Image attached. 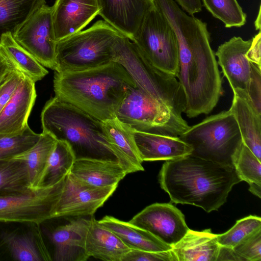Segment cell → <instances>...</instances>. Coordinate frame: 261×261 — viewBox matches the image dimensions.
Listing matches in <instances>:
<instances>
[{"instance_id": "obj_1", "label": "cell", "mask_w": 261, "mask_h": 261, "mask_svg": "<svg viewBox=\"0 0 261 261\" xmlns=\"http://www.w3.org/2000/svg\"><path fill=\"white\" fill-rule=\"evenodd\" d=\"M242 180L232 166L191 154L167 161L159 173L161 187L171 201L210 213L224 204L233 186Z\"/></svg>"}, {"instance_id": "obj_2", "label": "cell", "mask_w": 261, "mask_h": 261, "mask_svg": "<svg viewBox=\"0 0 261 261\" xmlns=\"http://www.w3.org/2000/svg\"><path fill=\"white\" fill-rule=\"evenodd\" d=\"M129 86L136 85L115 61L81 71H55L54 78L55 97L101 121L116 118Z\"/></svg>"}, {"instance_id": "obj_3", "label": "cell", "mask_w": 261, "mask_h": 261, "mask_svg": "<svg viewBox=\"0 0 261 261\" xmlns=\"http://www.w3.org/2000/svg\"><path fill=\"white\" fill-rule=\"evenodd\" d=\"M207 24L192 16L189 45L178 50L177 77L184 91L189 118L209 114L223 93L222 78L210 43Z\"/></svg>"}, {"instance_id": "obj_4", "label": "cell", "mask_w": 261, "mask_h": 261, "mask_svg": "<svg viewBox=\"0 0 261 261\" xmlns=\"http://www.w3.org/2000/svg\"><path fill=\"white\" fill-rule=\"evenodd\" d=\"M43 131L66 142L76 159L119 161L108 142L102 121L56 97L45 103L41 114Z\"/></svg>"}, {"instance_id": "obj_5", "label": "cell", "mask_w": 261, "mask_h": 261, "mask_svg": "<svg viewBox=\"0 0 261 261\" xmlns=\"http://www.w3.org/2000/svg\"><path fill=\"white\" fill-rule=\"evenodd\" d=\"M113 61L125 68L144 93L179 114L185 112V95L176 77L154 66L136 44L122 34L115 40Z\"/></svg>"}, {"instance_id": "obj_6", "label": "cell", "mask_w": 261, "mask_h": 261, "mask_svg": "<svg viewBox=\"0 0 261 261\" xmlns=\"http://www.w3.org/2000/svg\"><path fill=\"white\" fill-rule=\"evenodd\" d=\"M105 20L57 42L55 70L81 71L101 67L114 59V45L120 34Z\"/></svg>"}, {"instance_id": "obj_7", "label": "cell", "mask_w": 261, "mask_h": 261, "mask_svg": "<svg viewBox=\"0 0 261 261\" xmlns=\"http://www.w3.org/2000/svg\"><path fill=\"white\" fill-rule=\"evenodd\" d=\"M179 138L191 147V155L231 166L243 143L238 123L229 110L190 126Z\"/></svg>"}, {"instance_id": "obj_8", "label": "cell", "mask_w": 261, "mask_h": 261, "mask_svg": "<svg viewBox=\"0 0 261 261\" xmlns=\"http://www.w3.org/2000/svg\"><path fill=\"white\" fill-rule=\"evenodd\" d=\"M116 118L133 130L172 137H179L190 127L181 114L136 86L128 87Z\"/></svg>"}, {"instance_id": "obj_9", "label": "cell", "mask_w": 261, "mask_h": 261, "mask_svg": "<svg viewBox=\"0 0 261 261\" xmlns=\"http://www.w3.org/2000/svg\"><path fill=\"white\" fill-rule=\"evenodd\" d=\"M132 41L154 66L177 77V40L166 17L156 6L148 12Z\"/></svg>"}, {"instance_id": "obj_10", "label": "cell", "mask_w": 261, "mask_h": 261, "mask_svg": "<svg viewBox=\"0 0 261 261\" xmlns=\"http://www.w3.org/2000/svg\"><path fill=\"white\" fill-rule=\"evenodd\" d=\"M33 189L0 194V222L39 225L55 218L57 203L64 182Z\"/></svg>"}, {"instance_id": "obj_11", "label": "cell", "mask_w": 261, "mask_h": 261, "mask_svg": "<svg viewBox=\"0 0 261 261\" xmlns=\"http://www.w3.org/2000/svg\"><path fill=\"white\" fill-rule=\"evenodd\" d=\"M15 41L44 67L55 70V39L52 7L42 6L13 35Z\"/></svg>"}, {"instance_id": "obj_12", "label": "cell", "mask_w": 261, "mask_h": 261, "mask_svg": "<svg viewBox=\"0 0 261 261\" xmlns=\"http://www.w3.org/2000/svg\"><path fill=\"white\" fill-rule=\"evenodd\" d=\"M117 187H94L69 173L64 179L61 193L55 208V218L93 216Z\"/></svg>"}, {"instance_id": "obj_13", "label": "cell", "mask_w": 261, "mask_h": 261, "mask_svg": "<svg viewBox=\"0 0 261 261\" xmlns=\"http://www.w3.org/2000/svg\"><path fill=\"white\" fill-rule=\"evenodd\" d=\"M128 222L148 231L172 247L190 229L184 214L170 203H155L149 205Z\"/></svg>"}, {"instance_id": "obj_14", "label": "cell", "mask_w": 261, "mask_h": 261, "mask_svg": "<svg viewBox=\"0 0 261 261\" xmlns=\"http://www.w3.org/2000/svg\"><path fill=\"white\" fill-rule=\"evenodd\" d=\"M251 43V39L244 40L241 37L233 36L219 45L215 54L233 95L245 99L251 73L250 62L246 53Z\"/></svg>"}, {"instance_id": "obj_15", "label": "cell", "mask_w": 261, "mask_h": 261, "mask_svg": "<svg viewBox=\"0 0 261 261\" xmlns=\"http://www.w3.org/2000/svg\"><path fill=\"white\" fill-rule=\"evenodd\" d=\"M98 2L99 15L131 41L148 12L155 6L154 0H98Z\"/></svg>"}, {"instance_id": "obj_16", "label": "cell", "mask_w": 261, "mask_h": 261, "mask_svg": "<svg viewBox=\"0 0 261 261\" xmlns=\"http://www.w3.org/2000/svg\"><path fill=\"white\" fill-rule=\"evenodd\" d=\"M91 216L73 217L48 232L54 246L53 260L85 261L89 258L86 239Z\"/></svg>"}, {"instance_id": "obj_17", "label": "cell", "mask_w": 261, "mask_h": 261, "mask_svg": "<svg viewBox=\"0 0 261 261\" xmlns=\"http://www.w3.org/2000/svg\"><path fill=\"white\" fill-rule=\"evenodd\" d=\"M99 12L98 0H56L52 17L56 41L82 31Z\"/></svg>"}, {"instance_id": "obj_18", "label": "cell", "mask_w": 261, "mask_h": 261, "mask_svg": "<svg viewBox=\"0 0 261 261\" xmlns=\"http://www.w3.org/2000/svg\"><path fill=\"white\" fill-rule=\"evenodd\" d=\"M0 247L14 260H53L43 241L39 225L36 224L26 229L3 232L0 234Z\"/></svg>"}, {"instance_id": "obj_19", "label": "cell", "mask_w": 261, "mask_h": 261, "mask_svg": "<svg viewBox=\"0 0 261 261\" xmlns=\"http://www.w3.org/2000/svg\"><path fill=\"white\" fill-rule=\"evenodd\" d=\"M35 83L23 74L14 93L0 112V134L18 133L29 126L28 118L37 96Z\"/></svg>"}, {"instance_id": "obj_20", "label": "cell", "mask_w": 261, "mask_h": 261, "mask_svg": "<svg viewBox=\"0 0 261 261\" xmlns=\"http://www.w3.org/2000/svg\"><path fill=\"white\" fill-rule=\"evenodd\" d=\"M141 160L143 161L172 160L191 154L192 149L179 137L132 130Z\"/></svg>"}, {"instance_id": "obj_21", "label": "cell", "mask_w": 261, "mask_h": 261, "mask_svg": "<svg viewBox=\"0 0 261 261\" xmlns=\"http://www.w3.org/2000/svg\"><path fill=\"white\" fill-rule=\"evenodd\" d=\"M70 173L80 180L99 188L117 186L127 174L118 161L91 158L76 159Z\"/></svg>"}, {"instance_id": "obj_22", "label": "cell", "mask_w": 261, "mask_h": 261, "mask_svg": "<svg viewBox=\"0 0 261 261\" xmlns=\"http://www.w3.org/2000/svg\"><path fill=\"white\" fill-rule=\"evenodd\" d=\"M132 249L113 231L91 217L86 239V251L89 257L105 261H123Z\"/></svg>"}, {"instance_id": "obj_23", "label": "cell", "mask_w": 261, "mask_h": 261, "mask_svg": "<svg viewBox=\"0 0 261 261\" xmlns=\"http://www.w3.org/2000/svg\"><path fill=\"white\" fill-rule=\"evenodd\" d=\"M102 122L108 142L127 174L143 171L132 130L116 118Z\"/></svg>"}, {"instance_id": "obj_24", "label": "cell", "mask_w": 261, "mask_h": 261, "mask_svg": "<svg viewBox=\"0 0 261 261\" xmlns=\"http://www.w3.org/2000/svg\"><path fill=\"white\" fill-rule=\"evenodd\" d=\"M219 248L217 234L210 229L201 231L190 229L172 250L178 261H216Z\"/></svg>"}, {"instance_id": "obj_25", "label": "cell", "mask_w": 261, "mask_h": 261, "mask_svg": "<svg viewBox=\"0 0 261 261\" xmlns=\"http://www.w3.org/2000/svg\"><path fill=\"white\" fill-rule=\"evenodd\" d=\"M99 222L115 233L131 249L152 252H163L172 249L148 231L129 222L106 216Z\"/></svg>"}, {"instance_id": "obj_26", "label": "cell", "mask_w": 261, "mask_h": 261, "mask_svg": "<svg viewBox=\"0 0 261 261\" xmlns=\"http://www.w3.org/2000/svg\"><path fill=\"white\" fill-rule=\"evenodd\" d=\"M229 111L237 121L243 144L261 161V115L246 99L234 95Z\"/></svg>"}, {"instance_id": "obj_27", "label": "cell", "mask_w": 261, "mask_h": 261, "mask_svg": "<svg viewBox=\"0 0 261 261\" xmlns=\"http://www.w3.org/2000/svg\"><path fill=\"white\" fill-rule=\"evenodd\" d=\"M57 140L50 135L42 132L38 142L30 149L7 160L20 161L27 167L30 188L42 187V180L49 156Z\"/></svg>"}, {"instance_id": "obj_28", "label": "cell", "mask_w": 261, "mask_h": 261, "mask_svg": "<svg viewBox=\"0 0 261 261\" xmlns=\"http://www.w3.org/2000/svg\"><path fill=\"white\" fill-rule=\"evenodd\" d=\"M0 51L16 70L35 83L42 80L48 73L45 68L20 45L11 34H5L2 36Z\"/></svg>"}, {"instance_id": "obj_29", "label": "cell", "mask_w": 261, "mask_h": 261, "mask_svg": "<svg viewBox=\"0 0 261 261\" xmlns=\"http://www.w3.org/2000/svg\"><path fill=\"white\" fill-rule=\"evenodd\" d=\"M45 0H0V41L2 36H12L42 6Z\"/></svg>"}, {"instance_id": "obj_30", "label": "cell", "mask_w": 261, "mask_h": 261, "mask_svg": "<svg viewBox=\"0 0 261 261\" xmlns=\"http://www.w3.org/2000/svg\"><path fill=\"white\" fill-rule=\"evenodd\" d=\"M75 157L69 145L57 140L44 173L42 187L57 184L70 173Z\"/></svg>"}, {"instance_id": "obj_31", "label": "cell", "mask_w": 261, "mask_h": 261, "mask_svg": "<svg viewBox=\"0 0 261 261\" xmlns=\"http://www.w3.org/2000/svg\"><path fill=\"white\" fill-rule=\"evenodd\" d=\"M29 188V173L24 162L0 160V194L22 191Z\"/></svg>"}, {"instance_id": "obj_32", "label": "cell", "mask_w": 261, "mask_h": 261, "mask_svg": "<svg viewBox=\"0 0 261 261\" xmlns=\"http://www.w3.org/2000/svg\"><path fill=\"white\" fill-rule=\"evenodd\" d=\"M201 1L205 9L225 28H239L246 24L247 15L237 0Z\"/></svg>"}, {"instance_id": "obj_33", "label": "cell", "mask_w": 261, "mask_h": 261, "mask_svg": "<svg viewBox=\"0 0 261 261\" xmlns=\"http://www.w3.org/2000/svg\"><path fill=\"white\" fill-rule=\"evenodd\" d=\"M261 230V218L249 216L238 220L227 231L217 234L220 246L234 248Z\"/></svg>"}, {"instance_id": "obj_34", "label": "cell", "mask_w": 261, "mask_h": 261, "mask_svg": "<svg viewBox=\"0 0 261 261\" xmlns=\"http://www.w3.org/2000/svg\"><path fill=\"white\" fill-rule=\"evenodd\" d=\"M40 136L29 126L18 133L0 134V160L9 159L29 150L38 142Z\"/></svg>"}, {"instance_id": "obj_35", "label": "cell", "mask_w": 261, "mask_h": 261, "mask_svg": "<svg viewBox=\"0 0 261 261\" xmlns=\"http://www.w3.org/2000/svg\"><path fill=\"white\" fill-rule=\"evenodd\" d=\"M232 164L242 181L261 185V161L243 143L234 155Z\"/></svg>"}, {"instance_id": "obj_36", "label": "cell", "mask_w": 261, "mask_h": 261, "mask_svg": "<svg viewBox=\"0 0 261 261\" xmlns=\"http://www.w3.org/2000/svg\"><path fill=\"white\" fill-rule=\"evenodd\" d=\"M250 68L246 100L261 115V66L250 62Z\"/></svg>"}, {"instance_id": "obj_37", "label": "cell", "mask_w": 261, "mask_h": 261, "mask_svg": "<svg viewBox=\"0 0 261 261\" xmlns=\"http://www.w3.org/2000/svg\"><path fill=\"white\" fill-rule=\"evenodd\" d=\"M233 248L245 261H260L261 230Z\"/></svg>"}, {"instance_id": "obj_38", "label": "cell", "mask_w": 261, "mask_h": 261, "mask_svg": "<svg viewBox=\"0 0 261 261\" xmlns=\"http://www.w3.org/2000/svg\"><path fill=\"white\" fill-rule=\"evenodd\" d=\"M178 261L170 250L163 252H152L132 249L125 256L123 261Z\"/></svg>"}, {"instance_id": "obj_39", "label": "cell", "mask_w": 261, "mask_h": 261, "mask_svg": "<svg viewBox=\"0 0 261 261\" xmlns=\"http://www.w3.org/2000/svg\"><path fill=\"white\" fill-rule=\"evenodd\" d=\"M23 77V74L15 68L0 86V112L9 101Z\"/></svg>"}, {"instance_id": "obj_40", "label": "cell", "mask_w": 261, "mask_h": 261, "mask_svg": "<svg viewBox=\"0 0 261 261\" xmlns=\"http://www.w3.org/2000/svg\"><path fill=\"white\" fill-rule=\"evenodd\" d=\"M260 44L261 33L259 31L251 39V44L246 53V57L249 62L259 66H261Z\"/></svg>"}, {"instance_id": "obj_41", "label": "cell", "mask_w": 261, "mask_h": 261, "mask_svg": "<svg viewBox=\"0 0 261 261\" xmlns=\"http://www.w3.org/2000/svg\"><path fill=\"white\" fill-rule=\"evenodd\" d=\"M222 260L245 261L233 248L220 246L216 261Z\"/></svg>"}, {"instance_id": "obj_42", "label": "cell", "mask_w": 261, "mask_h": 261, "mask_svg": "<svg viewBox=\"0 0 261 261\" xmlns=\"http://www.w3.org/2000/svg\"><path fill=\"white\" fill-rule=\"evenodd\" d=\"M182 10L189 15L194 16V14L201 11L202 3L201 0H176Z\"/></svg>"}, {"instance_id": "obj_43", "label": "cell", "mask_w": 261, "mask_h": 261, "mask_svg": "<svg viewBox=\"0 0 261 261\" xmlns=\"http://www.w3.org/2000/svg\"><path fill=\"white\" fill-rule=\"evenodd\" d=\"M14 68L0 51V86Z\"/></svg>"}, {"instance_id": "obj_44", "label": "cell", "mask_w": 261, "mask_h": 261, "mask_svg": "<svg viewBox=\"0 0 261 261\" xmlns=\"http://www.w3.org/2000/svg\"><path fill=\"white\" fill-rule=\"evenodd\" d=\"M249 190L254 195L261 198V185L256 184H249Z\"/></svg>"}, {"instance_id": "obj_45", "label": "cell", "mask_w": 261, "mask_h": 261, "mask_svg": "<svg viewBox=\"0 0 261 261\" xmlns=\"http://www.w3.org/2000/svg\"><path fill=\"white\" fill-rule=\"evenodd\" d=\"M255 28L256 30H260V8L259 7L258 13L255 21Z\"/></svg>"}]
</instances>
